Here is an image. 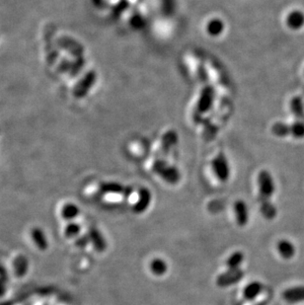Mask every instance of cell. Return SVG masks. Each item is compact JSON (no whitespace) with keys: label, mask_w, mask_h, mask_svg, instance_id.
I'll use <instances>...</instances> for the list:
<instances>
[{"label":"cell","mask_w":304,"mask_h":305,"mask_svg":"<svg viewBox=\"0 0 304 305\" xmlns=\"http://www.w3.org/2000/svg\"><path fill=\"white\" fill-rule=\"evenodd\" d=\"M260 200H270L276 192V185L273 176L267 170H262L258 176Z\"/></svg>","instance_id":"obj_1"},{"label":"cell","mask_w":304,"mask_h":305,"mask_svg":"<svg viewBox=\"0 0 304 305\" xmlns=\"http://www.w3.org/2000/svg\"><path fill=\"white\" fill-rule=\"evenodd\" d=\"M152 170L170 185H176L181 178L179 170L173 166L168 165L163 160L155 161L152 165Z\"/></svg>","instance_id":"obj_2"},{"label":"cell","mask_w":304,"mask_h":305,"mask_svg":"<svg viewBox=\"0 0 304 305\" xmlns=\"http://www.w3.org/2000/svg\"><path fill=\"white\" fill-rule=\"evenodd\" d=\"M212 170L216 178L220 182H227L230 177V167L227 161L226 156L223 153H219L212 160Z\"/></svg>","instance_id":"obj_3"},{"label":"cell","mask_w":304,"mask_h":305,"mask_svg":"<svg viewBox=\"0 0 304 305\" xmlns=\"http://www.w3.org/2000/svg\"><path fill=\"white\" fill-rule=\"evenodd\" d=\"M245 276V273L242 269H236V270H229L228 269L226 272L221 273L216 278V285L219 287H228L234 286L241 282Z\"/></svg>","instance_id":"obj_4"},{"label":"cell","mask_w":304,"mask_h":305,"mask_svg":"<svg viewBox=\"0 0 304 305\" xmlns=\"http://www.w3.org/2000/svg\"><path fill=\"white\" fill-rule=\"evenodd\" d=\"M152 201V195L151 192L147 188H141L138 191V199L134 203L133 207V210L136 214H141L145 212Z\"/></svg>","instance_id":"obj_5"},{"label":"cell","mask_w":304,"mask_h":305,"mask_svg":"<svg viewBox=\"0 0 304 305\" xmlns=\"http://www.w3.org/2000/svg\"><path fill=\"white\" fill-rule=\"evenodd\" d=\"M282 297L288 304L304 302V286H295L285 289L282 293Z\"/></svg>","instance_id":"obj_6"},{"label":"cell","mask_w":304,"mask_h":305,"mask_svg":"<svg viewBox=\"0 0 304 305\" xmlns=\"http://www.w3.org/2000/svg\"><path fill=\"white\" fill-rule=\"evenodd\" d=\"M214 100V91L210 86H207L202 90L199 102H198V111L201 114L207 113L212 106Z\"/></svg>","instance_id":"obj_7"},{"label":"cell","mask_w":304,"mask_h":305,"mask_svg":"<svg viewBox=\"0 0 304 305\" xmlns=\"http://www.w3.org/2000/svg\"><path fill=\"white\" fill-rule=\"evenodd\" d=\"M234 212L236 217V222L239 226L244 227L249 222V208L247 204L242 201L238 200L234 204Z\"/></svg>","instance_id":"obj_8"},{"label":"cell","mask_w":304,"mask_h":305,"mask_svg":"<svg viewBox=\"0 0 304 305\" xmlns=\"http://www.w3.org/2000/svg\"><path fill=\"white\" fill-rule=\"evenodd\" d=\"M277 251L279 255L285 260L292 259L296 254V248L294 244L288 239H281L277 242Z\"/></svg>","instance_id":"obj_9"},{"label":"cell","mask_w":304,"mask_h":305,"mask_svg":"<svg viewBox=\"0 0 304 305\" xmlns=\"http://www.w3.org/2000/svg\"><path fill=\"white\" fill-rule=\"evenodd\" d=\"M102 190L105 193L110 194H117V195H123L124 197H130L133 193V190L131 187H125L119 183H106L102 185Z\"/></svg>","instance_id":"obj_10"},{"label":"cell","mask_w":304,"mask_h":305,"mask_svg":"<svg viewBox=\"0 0 304 305\" xmlns=\"http://www.w3.org/2000/svg\"><path fill=\"white\" fill-rule=\"evenodd\" d=\"M285 23L286 26L293 31L302 29L304 27V12L301 10H292L286 16Z\"/></svg>","instance_id":"obj_11"},{"label":"cell","mask_w":304,"mask_h":305,"mask_svg":"<svg viewBox=\"0 0 304 305\" xmlns=\"http://www.w3.org/2000/svg\"><path fill=\"white\" fill-rule=\"evenodd\" d=\"M262 290H263L262 283H260L258 281L251 282L250 284H248L244 287V289H243V297L247 301H252V300L256 299L260 295Z\"/></svg>","instance_id":"obj_12"},{"label":"cell","mask_w":304,"mask_h":305,"mask_svg":"<svg viewBox=\"0 0 304 305\" xmlns=\"http://www.w3.org/2000/svg\"><path fill=\"white\" fill-rule=\"evenodd\" d=\"M260 211L263 217L268 220H273L278 215L276 206L270 200H260Z\"/></svg>","instance_id":"obj_13"},{"label":"cell","mask_w":304,"mask_h":305,"mask_svg":"<svg viewBox=\"0 0 304 305\" xmlns=\"http://www.w3.org/2000/svg\"><path fill=\"white\" fill-rule=\"evenodd\" d=\"M149 270L154 276L162 277L168 272V265L163 259L154 258L149 263Z\"/></svg>","instance_id":"obj_14"},{"label":"cell","mask_w":304,"mask_h":305,"mask_svg":"<svg viewBox=\"0 0 304 305\" xmlns=\"http://www.w3.org/2000/svg\"><path fill=\"white\" fill-rule=\"evenodd\" d=\"M244 254L241 251H235L226 260V267L229 270L241 269V266L244 262Z\"/></svg>","instance_id":"obj_15"},{"label":"cell","mask_w":304,"mask_h":305,"mask_svg":"<svg viewBox=\"0 0 304 305\" xmlns=\"http://www.w3.org/2000/svg\"><path fill=\"white\" fill-rule=\"evenodd\" d=\"M289 107L291 113L297 118V120L304 119V104L299 96H295L291 99Z\"/></svg>","instance_id":"obj_16"},{"label":"cell","mask_w":304,"mask_h":305,"mask_svg":"<svg viewBox=\"0 0 304 305\" xmlns=\"http://www.w3.org/2000/svg\"><path fill=\"white\" fill-rule=\"evenodd\" d=\"M223 30H224V24L220 19H217V18L210 20L207 25V32L212 37L219 36L223 32Z\"/></svg>","instance_id":"obj_17"},{"label":"cell","mask_w":304,"mask_h":305,"mask_svg":"<svg viewBox=\"0 0 304 305\" xmlns=\"http://www.w3.org/2000/svg\"><path fill=\"white\" fill-rule=\"evenodd\" d=\"M273 133L278 137H285L290 135V125L285 123H276L272 128Z\"/></svg>","instance_id":"obj_18"},{"label":"cell","mask_w":304,"mask_h":305,"mask_svg":"<svg viewBox=\"0 0 304 305\" xmlns=\"http://www.w3.org/2000/svg\"><path fill=\"white\" fill-rule=\"evenodd\" d=\"M290 135L296 139L304 138V121L297 120L290 125Z\"/></svg>","instance_id":"obj_19"},{"label":"cell","mask_w":304,"mask_h":305,"mask_svg":"<svg viewBox=\"0 0 304 305\" xmlns=\"http://www.w3.org/2000/svg\"><path fill=\"white\" fill-rule=\"evenodd\" d=\"M91 236H92V240H93V243L95 245V247L100 250V251H103L105 248H106V243L102 237V235L96 231V230H93L92 233H91Z\"/></svg>","instance_id":"obj_20"},{"label":"cell","mask_w":304,"mask_h":305,"mask_svg":"<svg viewBox=\"0 0 304 305\" xmlns=\"http://www.w3.org/2000/svg\"><path fill=\"white\" fill-rule=\"evenodd\" d=\"M164 141H163V146L164 147H169L173 144L176 143V134L174 133H167V134L164 136Z\"/></svg>","instance_id":"obj_21"},{"label":"cell","mask_w":304,"mask_h":305,"mask_svg":"<svg viewBox=\"0 0 304 305\" xmlns=\"http://www.w3.org/2000/svg\"><path fill=\"white\" fill-rule=\"evenodd\" d=\"M131 24L134 29H140L144 26V20L141 16L134 15L131 20Z\"/></svg>","instance_id":"obj_22"}]
</instances>
